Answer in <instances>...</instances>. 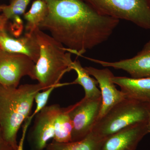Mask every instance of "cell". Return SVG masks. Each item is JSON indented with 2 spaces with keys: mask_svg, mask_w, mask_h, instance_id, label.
<instances>
[{
  "mask_svg": "<svg viewBox=\"0 0 150 150\" xmlns=\"http://www.w3.org/2000/svg\"><path fill=\"white\" fill-rule=\"evenodd\" d=\"M48 13L39 25L67 51L81 56L108 40L120 20L100 13L83 0H43Z\"/></svg>",
  "mask_w": 150,
  "mask_h": 150,
  "instance_id": "obj_1",
  "label": "cell"
},
{
  "mask_svg": "<svg viewBox=\"0 0 150 150\" xmlns=\"http://www.w3.org/2000/svg\"><path fill=\"white\" fill-rule=\"evenodd\" d=\"M44 90L40 84H25L16 88L0 85V128L5 139L17 150V134L29 117L35 95Z\"/></svg>",
  "mask_w": 150,
  "mask_h": 150,
  "instance_id": "obj_2",
  "label": "cell"
},
{
  "mask_svg": "<svg viewBox=\"0 0 150 150\" xmlns=\"http://www.w3.org/2000/svg\"><path fill=\"white\" fill-rule=\"evenodd\" d=\"M40 47V55L35 64V80L44 90L53 86L61 87L70 83H60L66 73L71 71V53L67 48L40 28L34 31Z\"/></svg>",
  "mask_w": 150,
  "mask_h": 150,
  "instance_id": "obj_3",
  "label": "cell"
},
{
  "mask_svg": "<svg viewBox=\"0 0 150 150\" xmlns=\"http://www.w3.org/2000/svg\"><path fill=\"white\" fill-rule=\"evenodd\" d=\"M150 111V103L125 98L97 121L91 132L105 140L128 126L147 122Z\"/></svg>",
  "mask_w": 150,
  "mask_h": 150,
  "instance_id": "obj_4",
  "label": "cell"
},
{
  "mask_svg": "<svg viewBox=\"0 0 150 150\" xmlns=\"http://www.w3.org/2000/svg\"><path fill=\"white\" fill-rule=\"evenodd\" d=\"M100 13L150 30V0H83Z\"/></svg>",
  "mask_w": 150,
  "mask_h": 150,
  "instance_id": "obj_5",
  "label": "cell"
},
{
  "mask_svg": "<svg viewBox=\"0 0 150 150\" xmlns=\"http://www.w3.org/2000/svg\"><path fill=\"white\" fill-rule=\"evenodd\" d=\"M101 104V97L95 98L84 97L69 106V115L73 126L72 142L83 139L91 133L98 119Z\"/></svg>",
  "mask_w": 150,
  "mask_h": 150,
  "instance_id": "obj_6",
  "label": "cell"
},
{
  "mask_svg": "<svg viewBox=\"0 0 150 150\" xmlns=\"http://www.w3.org/2000/svg\"><path fill=\"white\" fill-rule=\"evenodd\" d=\"M35 64L28 56L0 50V85L18 87L23 77L35 80Z\"/></svg>",
  "mask_w": 150,
  "mask_h": 150,
  "instance_id": "obj_7",
  "label": "cell"
},
{
  "mask_svg": "<svg viewBox=\"0 0 150 150\" xmlns=\"http://www.w3.org/2000/svg\"><path fill=\"white\" fill-rule=\"evenodd\" d=\"M59 104L45 106L35 115V121L28 136L31 150H45L48 141L54 139V123L62 110Z\"/></svg>",
  "mask_w": 150,
  "mask_h": 150,
  "instance_id": "obj_8",
  "label": "cell"
},
{
  "mask_svg": "<svg viewBox=\"0 0 150 150\" xmlns=\"http://www.w3.org/2000/svg\"><path fill=\"white\" fill-rule=\"evenodd\" d=\"M84 58L103 67L123 70L132 78L150 77V40L145 44L137 55L130 59L108 62L89 57Z\"/></svg>",
  "mask_w": 150,
  "mask_h": 150,
  "instance_id": "obj_9",
  "label": "cell"
},
{
  "mask_svg": "<svg viewBox=\"0 0 150 150\" xmlns=\"http://www.w3.org/2000/svg\"><path fill=\"white\" fill-rule=\"evenodd\" d=\"M84 68L88 74L97 81L101 92L102 104L98 121L126 97L121 91L116 88L112 80L114 76L109 69H98L91 67Z\"/></svg>",
  "mask_w": 150,
  "mask_h": 150,
  "instance_id": "obj_10",
  "label": "cell"
},
{
  "mask_svg": "<svg viewBox=\"0 0 150 150\" xmlns=\"http://www.w3.org/2000/svg\"><path fill=\"white\" fill-rule=\"evenodd\" d=\"M148 134L147 122L135 123L106 138L100 150H136Z\"/></svg>",
  "mask_w": 150,
  "mask_h": 150,
  "instance_id": "obj_11",
  "label": "cell"
},
{
  "mask_svg": "<svg viewBox=\"0 0 150 150\" xmlns=\"http://www.w3.org/2000/svg\"><path fill=\"white\" fill-rule=\"evenodd\" d=\"M0 49L8 53L25 55L35 64L40 55V47L34 33H25L21 37L14 38L6 30L0 31Z\"/></svg>",
  "mask_w": 150,
  "mask_h": 150,
  "instance_id": "obj_12",
  "label": "cell"
},
{
  "mask_svg": "<svg viewBox=\"0 0 150 150\" xmlns=\"http://www.w3.org/2000/svg\"><path fill=\"white\" fill-rule=\"evenodd\" d=\"M112 81L120 87L126 98L150 103V77L114 76Z\"/></svg>",
  "mask_w": 150,
  "mask_h": 150,
  "instance_id": "obj_13",
  "label": "cell"
},
{
  "mask_svg": "<svg viewBox=\"0 0 150 150\" xmlns=\"http://www.w3.org/2000/svg\"><path fill=\"white\" fill-rule=\"evenodd\" d=\"M104 141L91 132L83 139L77 142L58 143L53 141L45 150H100Z\"/></svg>",
  "mask_w": 150,
  "mask_h": 150,
  "instance_id": "obj_14",
  "label": "cell"
},
{
  "mask_svg": "<svg viewBox=\"0 0 150 150\" xmlns=\"http://www.w3.org/2000/svg\"><path fill=\"white\" fill-rule=\"evenodd\" d=\"M71 67L72 70H74L77 75L76 79L71 83L80 85L83 87L85 93V98H95L101 97V92L97 87V81L95 79L90 76L91 75L84 67L82 66L79 61H73Z\"/></svg>",
  "mask_w": 150,
  "mask_h": 150,
  "instance_id": "obj_15",
  "label": "cell"
},
{
  "mask_svg": "<svg viewBox=\"0 0 150 150\" xmlns=\"http://www.w3.org/2000/svg\"><path fill=\"white\" fill-rule=\"evenodd\" d=\"M69 106L62 108L54 123L53 141L58 143L72 142L73 126L69 115Z\"/></svg>",
  "mask_w": 150,
  "mask_h": 150,
  "instance_id": "obj_16",
  "label": "cell"
},
{
  "mask_svg": "<svg viewBox=\"0 0 150 150\" xmlns=\"http://www.w3.org/2000/svg\"><path fill=\"white\" fill-rule=\"evenodd\" d=\"M48 11V5L43 0L34 1L29 11L24 14V18L26 21V33L33 34L46 18Z\"/></svg>",
  "mask_w": 150,
  "mask_h": 150,
  "instance_id": "obj_17",
  "label": "cell"
},
{
  "mask_svg": "<svg viewBox=\"0 0 150 150\" xmlns=\"http://www.w3.org/2000/svg\"><path fill=\"white\" fill-rule=\"evenodd\" d=\"M31 0H11L9 5L2 6L3 15L8 19L24 14L25 10Z\"/></svg>",
  "mask_w": 150,
  "mask_h": 150,
  "instance_id": "obj_18",
  "label": "cell"
},
{
  "mask_svg": "<svg viewBox=\"0 0 150 150\" xmlns=\"http://www.w3.org/2000/svg\"><path fill=\"white\" fill-rule=\"evenodd\" d=\"M57 87H59L58 86H53L49 88L46 89L42 92H40V91L38 92L35 95L34 101L36 103V108L32 115H30L29 117L30 118L32 119L38 113L46 106L48 98L51 95V93H52L53 91Z\"/></svg>",
  "mask_w": 150,
  "mask_h": 150,
  "instance_id": "obj_19",
  "label": "cell"
},
{
  "mask_svg": "<svg viewBox=\"0 0 150 150\" xmlns=\"http://www.w3.org/2000/svg\"><path fill=\"white\" fill-rule=\"evenodd\" d=\"M0 150H14L13 148L6 141L0 128Z\"/></svg>",
  "mask_w": 150,
  "mask_h": 150,
  "instance_id": "obj_20",
  "label": "cell"
},
{
  "mask_svg": "<svg viewBox=\"0 0 150 150\" xmlns=\"http://www.w3.org/2000/svg\"><path fill=\"white\" fill-rule=\"evenodd\" d=\"M8 20V19L4 15H0V31L6 30Z\"/></svg>",
  "mask_w": 150,
  "mask_h": 150,
  "instance_id": "obj_21",
  "label": "cell"
},
{
  "mask_svg": "<svg viewBox=\"0 0 150 150\" xmlns=\"http://www.w3.org/2000/svg\"><path fill=\"white\" fill-rule=\"evenodd\" d=\"M147 128L149 133H150V111L149 112V116L147 121Z\"/></svg>",
  "mask_w": 150,
  "mask_h": 150,
  "instance_id": "obj_22",
  "label": "cell"
},
{
  "mask_svg": "<svg viewBox=\"0 0 150 150\" xmlns=\"http://www.w3.org/2000/svg\"><path fill=\"white\" fill-rule=\"evenodd\" d=\"M2 12V6L0 5V12Z\"/></svg>",
  "mask_w": 150,
  "mask_h": 150,
  "instance_id": "obj_23",
  "label": "cell"
},
{
  "mask_svg": "<svg viewBox=\"0 0 150 150\" xmlns=\"http://www.w3.org/2000/svg\"><path fill=\"white\" fill-rule=\"evenodd\" d=\"M1 50V49H0V50Z\"/></svg>",
  "mask_w": 150,
  "mask_h": 150,
  "instance_id": "obj_24",
  "label": "cell"
}]
</instances>
